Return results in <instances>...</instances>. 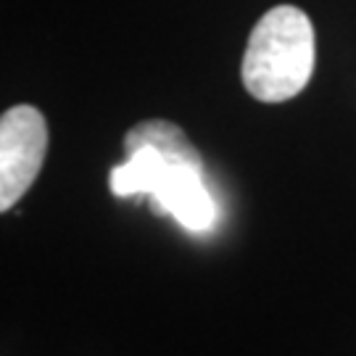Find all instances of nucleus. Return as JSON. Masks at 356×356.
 <instances>
[{
    "label": "nucleus",
    "mask_w": 356,
    "mask_h": 356,
    "mask_svg": "<svg viewBox=\"0 0 356 356\" xmlns=\"http://www.w3.org/2000/svg\"><path fill=\"white\" fill-rule=\"evenodd\" d=\"M127 161L111 169V193L119 198L145 195L156 214L172 216L191 232L216 225V201L198 148L175 122L145 119L124 135Z\"/></svg>",
    "instance_id": "obj_1"
},
{
    "label": "nucleus",
    "mask_w": 356,
    "mask_h": 356,
    "mask_svg": "<svg viewBox=\"0 0 356 356\" xmlns=\"http://www.w3.org/2000/svg\"><path fill=\"white\" fill-rule=\"evenodd\" d=\"M314 72V26L298 6L269 8L254 24L243 53L241 79L248 95L261 103L296 98Z\"/></svg>",
    "instance_id": "obj_2"
},
{
    "label": "nucleus",
    "mask_w": 356,
    "mask_h": 356,
    "mask_svg": "<svg viewBox=\"0 0 356 356\" xmlns=\"http://www.w3.org/2000/svg\"><path fill=\"white\" fill-rule=\"evenodd\" d=\"M48 153V122L35 106H11L0 119V211H11L38 179Z\"/></svg>",
    "instance_id": "obj_3"
}]
</instances>
